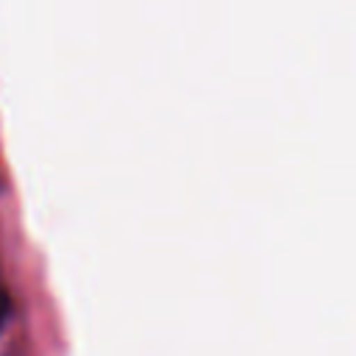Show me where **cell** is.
I'll use <instances>...</instances> for the list:
<instances>
[{
	"mask_svg": "<svg viewBox=\"0 0 356 356\" xmlns=\"http://www.w3.org/2000/svg\"><path fill=\"white\" fill-rule=\"evenodd\" d=\"M8 317H11V295H8V286H6V281L0 275V331L6 328Z\"/></svg>",
	"mask_w": 356,
	"mask_h": 356,
	"instance_id": "cell-1",
	"label": "cell"
},
{
	"mask_svg": "<svg viewBox=\"0 0 356 356\" xmlns=\"http://www.w3.org/2000/svg\"><path fill=\"white\" fill-rule=\"evenodd\" d=\"M3 356H28V353H25L22 342H14V345H8V348H6V353H3Z\"/></svg>",
	"mask_w": 356,
	"mask_h": 356,
	"instance_id": "cell-2",
	"label": "cell"
}]
</instances>
